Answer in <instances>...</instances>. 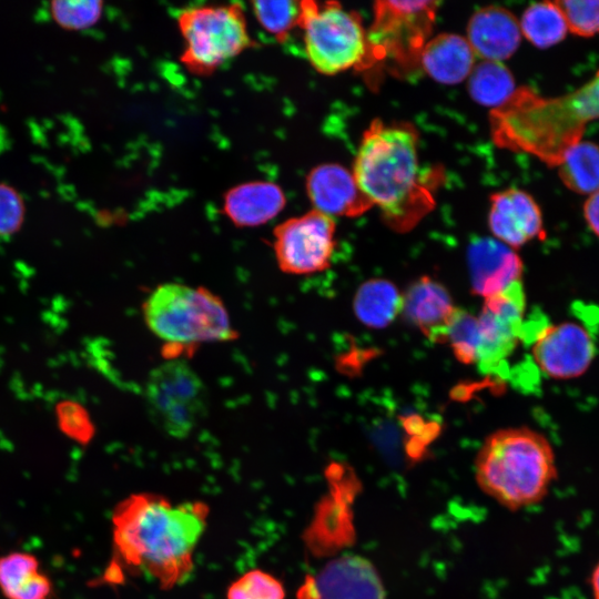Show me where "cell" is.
<instances>
[{
  "mask_svg": "<svg viewBox=\"0 0 599 599\" xmlns=\"http://www.w3.org/2000/svg\"><path fill=\"white\" fill-rule=\"evenodd\" d=\"M144 398L154 423L177 439L187 437L209 408L206 387L184 359H169L153 368Z\"/></svg>",
  "mask_w": 599,
  "mask_h": 599,
  "instance_id": "8",
  "label": "cell"
},
{
  "mask_svg": "<svg viewBox=\"0 0 599 599\" xmlns=\"http://www.w3.org/2000/svg\"><path fill=\"white\" fill-rule=\"evenodd\" d=\"M437 6L436 1L375 2L374 22L366 33L368 51L406 64L419 61Z\"/></svg>",
  "mask_w": 599,
  "mask_h": 599,
  "instance_id": "9",
  "label": "cell"
},
{
  "mask_svg": "<svg viewBox=\"0 0 599 599\" xmlns=\"http://www.w3.org/2000/svg\"><path fill=\"white\" fill-rule=\"evenodd\" d=\"M589 583H590L593 599H599V561L593 567L590 573Z\"/></svg>",
  "mask_w": 599,
  "mask_h": 599,
  "instance_id": "35",
  "label": "cell"
},
{
  "mask_svg": "<svg viewBox=\"0 0 599 599\" xmlns=\"http://www.w3.org/2000/svg\"><path fill=\"white\" fill-rule=\"evenodd\" d=\"M49 12L60 28L69 31H82L98 23L103 13L100 0H54L49 4Z\"/></svg>",
  "mask_w": 599,
  "mask_h": 599,
  "instance_id": "26",
  "label": "cell"
},
{
  "mask_svg": "<svg viewBox=\"0 0 599 599\" xmlns=\"http://www.w3.org/2000/svg\"><path fill=\"white\" fill-rule=\"evenodd\" d=\"M521 33L538 48H549L562 41L568 24L557 1H544L529 6L519 22Z\"/></svg>",
  "mask_w": 599,
  "mask_h": 599,
  "instance_id": "24",
  "label": "cell"
},
{
  "mask_svg": "<svg viewBox=\"0 0 599 599\" xmlns=\"http://www.w3.org/2000/svg\"><path fill=\"white\" fill-rule=\"evenodd\" d=\"M478 342V321L466 309L456 307L444 334L443 343L449 344L463 364H475Z\"/></svg>",
  "mask_w": 599,
  "mask_h": 599,
  "instance_id": "25",
  "label": "cell"
},
{
  "mask_svg": "<svg viewBox=\"0 0 599 599\" xmlns=\"http://www.w3.org/2000/svg\"><path fill=\"white\" fill-rule=\"evenodd\" d=\"M283 190L267 181H252L230 189L223 212L241 227L257 226L274 219L285 206Z\"/></svg>",
  "mask_w": 599,
  "mask_h": 599,
  "instance_id": "19",
  "label": "cell"
},
{
  "mask_svg": "<svg viewBox=\"0 0 599 599\" xmlns=\"http://www.w3.org/2000/svg\"><path fill=\"white\" fill-rule=\"evenodd\" d=\"M467 35L475 55L483 60L501 62L519 47L521 30L519 21L510 11L488 6L471 16Z\"/></svg>",
  "mask_w": 599,
  "mask_h": 599,
  "instance_id": "18",
  "label": "cell"
},
{
  "mask_svg": "<svg viewBox=\"0 0 599 599\" xmlns=\"http://www.w3.org/2000/svg\"><path fill=\"white\" fill-rule=\"evenodd\" d=\"M143 316L153 334L174 345L225 342L234 337L224 304L204 287L162 284L143 303Z\"/></svg>",
  "mask_w": 599,
  "mask_h": 599,
  "instance_id": "5",
  "label": "cell"
},
{
  "mask_svg": "<svg viewBox=\"0 0 599 599\" xmlns=\"http://www.w3.org/2000/svg\"><path fill=\"white\" fill-rule=\"evenodd\" d=\"M227 599H285L282 582L263 570H251L229 588Z\"/></svg>",
  "mask_w": 599,
  "mask_h": 599,
  "instance_id": "29",
  "label": "cell"
},
{
  "mask_svg": "<svg viewBox=\"0 0 599 599\" xmlns=\"http://www.w3.org/2000/svg\"><path fill=\"white\" fill-rule=\"evenodd\" d=\"M40 561L28 551H10L0 556V591L7 599L29 579L40 572Z\"/></svg>",
  "mask_w": 599,
  "mask_h": 599,
  "instance_id": "28",
  "label": "cell"
},
{
  "mask_svg": "<svg viewBox=\"0 0 599 599\" xmlns=\"http://www.w3.org/2000/svg\"><path fill=\"white\" fill-rule=\"evenodd\" d=\"M557 476L551 444L528 427L502 428L490 434L475 460L479 488L511 511L542 501Z\"/></svg>",
  "mask_w": 599,
  "mask_h": 599,
  "instance_id": "4",
  "label": "cell"
},
{
  "mask_svg": "<svg viewBox=\"0 0 599 599\" xmlns=\"http://www.w3.org/2000/svg\"><path fill=\"white\" fill-rule=\"evenodd\" d=\"M568 30L580 37L599 35V0L557 1Z\"/></svg>",
  "mask_w": 599,
  "mask_h": 599,
  "instance_id": "30",
  "label": "cell"
},
{
  "mask_svg": "<svg viewBox=\"0 0 599 599\" xmlns=\"http://www.w3.org/2000/svg\"><path fill=\"white\" fill-rule=\"evenodd\" d=\"M314 599H385L382 579L367 559L345 555L329 561L316 576Z\"/></svg>",
  "mask_w": 599,
  "mask_h": 599,
  "instance_id": "16",
  "label": "cell"
},
{
  "mask_svg": "<svg viewBox=\"0 0 599 599\" xmlns=\"http://www.w3.org/2000/svg\"><path fill=\"white\" fill-rule=\"evenodd\" d=\"M491 115L498 144L557 166L564 153L581 140L586 124L599 119V72L581 88L558 98L519 89Z\"/></svg>",
  "mask_w": 599,
  "mask_h": 599,
  "instance_id": "2",
  "label": "cell"
},
{
  "mask_svg": "<svg viewBox=\"0 0 599 599\" xmlns=\"http://www.w3.org/2000/svg\"><path fill=\"white\" fill-rule=\"evenodd\" d=\"M525 293L521 281L486 297L478 321L476 362L483 373L505 364L524 337Z\"/></svg>",
  "mask_w": 599,
  "mask_h": 599,
  "instance_id": "11",
  "label": "cell"
},
{
  "mask_svg": "<svg viewBox=\"0 0 599 599\" xmlns=\"http://www.w3.org/2000/svg\"><path fill=\"white\" fill-rule=\"evenodd\" d=\"M252 10L258 23L278 40H284L295 27H298L297 1H254Z\"/></svg>",
  "mask_w": 599,
  "mask_h": 599,
  "instance_id": "27",
  "label": "cell"
},
{
  "mask_svg": "<svg viewBox=\"0 0 599 599\" xmlns=\"http://www.w3.org/2000/svg\"><path fill=\"white\" fill-rule=\"evenodd\" d=\"M564 184L579 194H592L599 190V145L591 141H578L571 145L557 164Z\"/></svg>",
  "mask_w": 599,
  "mask_h": 599,
  "instance_id": "22",
  "label": "cell"
},
{
  "mask_svg": "<svg viewBox=\"0 0 599 599\" xmlns=\"http://www.w3.org/2000/svg\"><path fill=\"white\" fill-rule=\"evenodd\" d=\"M583 216L588 227L599 237V190L590 194L586 200Z\"/></svg>",
  "mask_w": 599,
  "mask_h": 599,
  "instance_id": "34",
  "label": "cell"
},
{
  "mask_svg": "<svg viewBox=\"0 0 599 599\" xmlns=\"http://www.w3.org/2000/svg\"><path fill=\"white\" fill-rule=\"evenodd\" d=\"M488 225L494 236L518 248L544 235L541 211L527 192L508 189L490 196Z\"/></svg>",
  "mask_w": 599,
  "mask_h": 599,
  "instance_id": "13",
  "label": "cell"
},
{
  "mask_svg": "<svg viewBox=\"0 0 599 599\" xmlns=\"http://www.w3.org/2000/svg\"><path fill=\"white\" fill-rule=\"evenodd\" d=\"M177 24L184 41L181 62L196 75H207L252 45L244 10L237 2L182 10Z\"/></svg>",
  "mask_w": 599,
  "mask_h": 599,
  "instance_id": "6",
  "label": "cell"
},
{
  "mask_svg": "<svg viewBox=\"0 0 599 599\" xmlns=\"http://www.w3.org/2000/svg\"><path fill=\"white\" fill-rule=\"evenodd\" d=\"M455 309L446 287L428 276L415 281L403 294L402 313L405 319L435 343H443Z\"/></svg>",
  "mask_w": 599,
  "mask_h": 599,
  "instance_id": "17",
  "label": "cell"
},
{
  "mask_svg": "<svg viewBox=\"0 0 599 599\" xmlns=\"http://www.w3.org/2000/svg\"><path fill=\"white\" fill-rule=\"evenodd\" d=\"M334 235V219L316 210L285 220L273 232L278 267L292 275L326 270L335 248Z\"/></svg>",
  "mask_w": 599,
  "mask_h": 599,
  "instance_id": "10",
  "label": "cell"
},
{
  "mask_svg": "<svg viewBox=\"0 0 599 599\" xmlns=\"http://www.w3.org/2000/svg\"><path fill=\"white\" fill-rule=\"evenodd\" d=\"M468 91L477 103L499 109L517 89L511 72L502 62L483 60L474 65L468 77Z\"/></svg>",
  "mask_w": 599,
  "mask_h": 599,
  "instance_id": "23",
  "label": "cell"
},
{
  "mask_svg": "<svg viewBox=\"0 0 599 599\" xmlns=\"http://www.w3.org/2000/svg\"><path fill=\"white\" fill-rule=\"evenodd\" d=\"M475 57L466 38L455 33H441L425 43L419 62L435 81L456 84L469 77L475 65Z\"/></svg>",
  "mask_w": 599,
  "mask_h": 599,
  "instance_id": "20",
  "label": "cell"
},
{
  "mask_svg": "<svg viewBox=\"0 0 599 599\" xmlns=\"http://www.w3.org/2000/svg\"><path fill=\"white\" fill-rule=\"evenodd\" d=\"M471 292L489 297L520 282L524 264L514 248L491 237H478L467 248Z\"/></svg>",
  "mask_w": 599,
  "mask_h": 599,
  "instance_id": "14",
  "label": "cell"
},
{
  "mask_svg": "<svg viewBox=\"0 0 599 599\" xmlns=\"http://www.w3.org/2000/svg\"><path fill=\"white\" fill-rule=\"evenodd\" d=\"M353 174L390 225L409 229L426 211L420 184L417 132L410 124L374 120L361 141Z\"/></svg>",
  "mask_w": 599,
  "mask_h": 599,
  "instance_id": "3",
  "label": "cell"
},
{
  "mask_svg": "<svg viewBox=\"0 0 599 599\" xmlns=\"http://www.w3.org/2000/svg\"><path fill=\"white\" fill-rule=\"evenodd\" d=\"M52 593V580L40 571L7 599H50Z\"/></svg>",
  "mask_w": 599,
  "mask_h": 599,
  "instance_id": "33",
  "label": "cell"
},
{
  "mask_svg": "<svg viewBox=\"0 0 599 599\" xmlns=\"http://www.w3.org/2000/svg\"><path fill=\"white\" fill-rule=\"evenodd\" d=\"M62 432L81 444L93 437L94 429L87 412L74 403H63L58 409Z\"/></svg>",
  "mask_w": 599,
  "mask_h": 599,
  "instance_id": "32",
  "label": "cell"
},
{
  "mask_svg": "<svg viewBox=\"0 0 599 599\" xmlns=\"http://www.w3.org/2000/svg\"><path fill=\"white\" fill-rule=\"evenodd\" d=\"M207 515L201 501L174 505L156 494H133L112 512L115 554L133 572L163 589L182 585L193 570Z\"/></svg>",
  "mask_w": 599,
  "mask_h": 599,
  "instance_id": "1",
  "label": "cell"
},
{
  "mask_svg": "<svg viewBox=\"0 0 599 599\" xmlns=\"http://www.w3.org/2000/svg\"><path fill=\"white\" fill-rule=\"evenodd\" d=\"M298 27L304 33L306 57L319 73L343 72L363 62L368 53L361 17L335 1H300Z\"/></svg>",
  "mask_w": 599,
  "mask_h": 599,
  "instance_id": "7",
  "label": "cell"
},
{
  "mask_svg": "<svg viewBox=\"0 0 599 599\" xmlns=\"http://www.w3.org/2000/svg\"><path fill=\"white\" fill-rule=\"evenodd\" d=\"M531 352L545 375L571 379L589 368L596 356V344L585 326L568 321L545 326L532 342Z\"/></svg>",
  "mask_w": 599,
  "mask_h": 599,
  "instance_id": "12",
  "label": "cell"
},
{
  "mask_svg": "<svg viewBox=\"0 0 599 599\" xmlns=\"http://www.w3.org/2000/svg\"><path fill=\"white\" fill-rule=\"evenodd\" d=\"M314 210L328 216H358L373 203L358 186L353 172L336 163L314 167L306 179Z\"/></svg>",
  "mask_w": 599,
  "mask_h": 599,
  "instance_id": "15",
  "label": "cell"
},
{
  "mask_svg": "<svg viewBox=\"0 0 599 599\" xmlns=\"http://www.w3.org/2000/svg\"><path fill=\"white\" fill-rule=\"evenodd\" d=\"M403 294L389 281L372 278L363 283L354 297L357 319L369 328H385L402 312Z\"/></svg>",
  "mask_w": 599,
  "mask_h": 599,
  "instance_id": "21",
  "label": "cell"
},
{
  "mask_svg": "<svg viewBox=\"0 0 599 599\" xmlns=\"http://www.w3.org/2000/svg\"><path fill=\"white\" fill-rule=\"evenodd\" d=\"M26 217V203L21 193L12 185L0 182V236L17 233Z\"/></svg>",
  "mask_w": 599,
  "mask_h": 599,
  "instance_id": "31",
  "label": "cell"
}]
</instances>
